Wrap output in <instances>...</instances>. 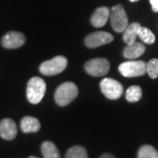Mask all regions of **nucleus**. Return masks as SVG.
<instances>
[{
	"mask_svg": "<svg viewBox=\"0 0 158 158\" xmlns=\"http://www.w3.org/2000/svg\"><path fill=\"white\" fill-rule=\"evenodd\" d=\"M146 73L153 79L158 77V59H151L148 62L146 65Z\"/></svg>",
	"mask_w": 158,
	"mask_h": 158,
	"instance_id": "20",
	"label": "nucleus"
},
{
	"mask_svg": "<svg viewBox=\"0 0 158 158\" xmlns=\"http://www.w3.org/2000/svg\"><path fill=\"white\" fill-rule=\"evenodd\" d=\"M28 158H38V157H36V156H30V157Z\"/></svg>",
	"mask_w": 158,
	"mask_h": 158,
	"instance_id": "24",
	"label": "nucleus"
},
{
	"mask_svg": "<svg viewBox=\"0 0 158 158\" xmlns=\"http://www.w3.org/2000/svg\"><path fill=\"white\" fill-rule=\"evenodd\" d=\"M100 89L103 94L112 100L119 98L123 93L122 85L113 78L103 79L100 83Z\"/></svg>",
	"mask_w": 158,
	"mask_h": 158,
	"instance_id": "6",
	"label": "nucleus"
},
{
	"mask_svg": "<svg viewBox=\"0 0 158 158\" xmlns=\"http://www.w3.org/2000/svg\"><path fill=\"white\" fill-rule=\"evenodd\" d=\"M47 85L45 81L40 77H34L29 80L27 87V97L31 104H39L45 95Z\"/></svg>",
	"mask_w": 158,
	"mask_h": 158,
	"instance_id": "1",
	"label": "nucleus"
},
{
	"mask_svg": "<svg viewBox=\"0 0 158 158\" xmlns=\"http://www.w3.org/2000/svg\"><path fill=\"white\" fill-rule=\"evenodd\" d=\"M113 40V36L110 33L98 31L89 34L85 38V45L90 48H95L102 45H106Z\"/></svg>",
	"mask_w": 158,
	"mask_h": 158,
	"instance_id": "8",
	"label": "nucleus"
},
{
	"mask_svg": "<svg viewBox=\"0 0 158 158\" xmlns=\"http://www.w3.org/2000/svg\"><path fill=\"white\" fill-rule=\"evenodd\" d=\"M65 158H88V155L84 147L74 146L67 151Z\"/></svg>",
	"mask_w": 158,
	"mask_h": 158,
	"instance_id": "18",
	"label": "nucleus"
},
{
	"mask_svg": "<svg viewBox=\"0 0 158 158\" xmlns=\"http://www.w3.org/2000/svg\"><path fill=\"white\" fill-rule=\"evenodd\" d=\"M138 158H158V151L150 145H144L138 151Z\"/></svg>",
	"mask_w": 158,
	"mask_h": 158,
	"instance_id": "19",
	"label": "nucleus"
},
{
	"mask_svg": "<svg viewBox=\"0 0 158 158\" xmlns=\"http://www.w3.org/2000/svg\"><path fill=\"white\" fill-rule=\"evenodd\" d=\"M130 2H133V3H135V2H137V1H139V0H129Z\"/></svg>",
	"mask_w": 158,
	"mask_h": 158,
	"instance_id": "23",
	"label": "nucleus"
},
{
	"mask_svg": "<svg viewBox=\"0 0 158 158\" xmlns=\"http://www.w3.org/2000/svg\"><path fill=\"white\" fill-rule=\"evenodd\" d=\"M17 126L11 118H4L0 121V136L6 141H11L17 135Z\"/></svg>",
	"mask_w": 158,
	"mask_h": 158,
	"instance_id": "10",
	"label": "nucleus"
},
{
	"mask_svg": "<svg viewBox=\"0 0 158 158\" xmlns=\"http://www.w3.org/2000/svg\"><path fill=\"white\" fill-rule=\"evenodd\" d=\"M20 128L24 133H36L40 128V123L38 118L27 116L21 119Z\"/></svg>",
	"mask_w": 158,
	"mask_h": 158,
	"instance_id": "14",
	"label": "nucleus"
},
{
	"mask_svg": "<svg viewBox=\"0 0 158 158\" xmlns=\"http://www.w3.org/2000/svg\"><path fill=\"white\" fill-rule=\"evenodd\" d=\"M78 94L77 85L71 82L63 83L61 85L55 93V100L60 106H65L74 100Z\"/></svg>",
	"mask_w": 158,
	"mask_h": 158,
	"instance_id": "2",
	"label": "nucleus"
},
{
	"mask_svg": "<svg viewBox=\"0 0 158 158\" xmlns=\"http://www.w3.org/2000/svg\"><path fill=\"white\" fill-rule=\"evenodd\" d=\"M41 152L44 158H61L58 148L51 141H45L42 143Z\"/></svg>",
	"mask_w": 158,
	"mask_h": 158,
	"instance_id": "15",
	"label": "nucleus"
},
{
	"mask_svg": "<svg viewBox=\"0 0 158 158\" xmlns=\"http://www.w3.org/2000/svg\"><path fill=\"white\" fill-rule=\"evenodd\" d=\"M141 96H142V90L141 87L137 85L130 86L126 91V98L127 101L131 103L139 101L141 98Z\"/></svg>",
	"mask_w": 158,
	"mask_h": 158,
	"instance_id": "16",
	"label": "nucleus"
},
{
	"mask_svg": "<svg viewBox=\"0 0 158 158\" xmlns=\"http://www.w3.org/2000/svg\"><path fill=\"white\" fill-rule=\"evenodd\" d=\"M99 158H115L113 156V155H111V154H104V155H102Z\"/></svg>",
	"mask_w": 158,
	"mask_h": 158,
	"instance_id": "22",
	"label": "nucleus"
},
{
	"mask_svg": "<svg viewBox=\"0 0 158 158\" xmlns=\"http://www.w3.org/2000/svg\"><path fill=\"white\" fill-rule=\"evenodd\" d=\"M144 52H145V46L141 42L135 41V43L127 45L125 48V49L123 50V56L127 59L133 60L142 56Z\"/></svg>",
	"mask_w": 158,
	"mask_h": 158,
	"instance_id": "12",
	"label": "nucleus"
},
{
	"mask_svg": "<svg viewBox=\"0 0 158 158\" xmlns=\"http://www.w3.org/2000/svg\"><path fill=\"white\" fill-rule=\"evenodd\" d=\"M138 37L146 44H153L156 40V36L151 30L141 26L138 32Z\"/></svg>",
	"mask_w": 158,
	"mask_h": 158,
	"instance_id": "17",
	"label": "nucleus"
},
{
	"mask_svg": "<svg viewBox=\"0 0 158 158\" xmlns=\"http://www.w3.org/2000/svg\"><path fill=\"white\" fill-rule=\"evenodd\" d=\"M151 6H152V10L155 12L158 11V0H149Z\"/></svg>",
	"mask_w": 158,
	"mask_h": 158,
	"instance_id": "21",
	"label": "nucleus"
},
{
	"mask_svg": "<svg viewBox=\"0 0 158 158\" xmlns=\"http://www.w3.org/2000/svg\"><path fill=\"white\" fill-rule=\"evenodd\" d=\"M141 27L139 23L135 22L128 25L124 31H123V40L127 45H131L135 43L138 37V32Z\"/></svg>",
	"mask_w": 158,
	"mask_h": 158,
	"instance_id": "13",
	"label": "nucleus"
},
{
	"mask_svg": "<svg viewBox=\"0 0 158 158\" xmlns=\"http://www.w3.org/2000/svg\"><path fill=\"white\" fill-rule=\"evenodd\" d=\"M2 45L8 49H14L23 46L26 42L25 35L19 32L11 31L6 34L2 38Z\"/></svg>",
	"mask_w": 158,
	"mask_h": 158,
	"instance_id": "9",
	"label": "nucleus"
},
{
	"mask_svg": "<svg viewBox=\"0 0 158 158\" xmlns=\"http://www.w3.org/2000/svg\"><path fill=\"white\" fill-rule=\"evenodd\" d=\"M86 72L93 77H102L108 73L110 69V63L106 58L91 59L85 63Z\"/></svg>",
	"mask_w": 158,
	"mask_h": 158,
	"instance_id": "7",
	"label": "nucleus"
},
{
	"mask_svg": "<svg viewBox=\"0 0 158 158\" xmlns=\"http://www.w3.org/2000/svg\"><path fill=\"white\" fill-rule=\"evenodd\" d=\"M67 58L62 56H58L54 57L53 59L42 62L40 66V71L45 76H55L62 73L67 68Z\"/></svg>",
	"mask_w": 158,
	"mask_h": 158,
	"instance_id": "3",
	"label": "nucleus"
},
{
	"mask_svg": "<svg viewBox=\"0 0 158 158\" xmlns=\"http://www.w3.org/2000/svg\"><path fill=\"white\" fill-rule=\"evenodd\" d=\"M146 65L143 61H128L118 66V71L126 77H141L146 73Z\"/></svg>",
	"mask_w": 158,
	"mask_h": 158,
	"instance_id": "5",
	"label": "nucleus"
},
{
	"mask_svg": "<svg viewBox=\"0 0 158 158\" xmlns=\"http://www.w3.org/2000/svg\"><path fill=\"white\" fill-rule=\"evenodd\" d=\"M110 20L112 27L117 33H122L128 26V19L127 12L121 5H117L111 9Z\"/></svg>",
	"mask_w": 158,
	"mask_h": 158,
	"instance_id": "4",
	"label": "nucleus"
},
{
	"mask_svg": "<svg viewBox=\"0 0 158 158\" xmlns=\"http://www.w3.org/2000/svg\"><path fill=\"white\" fill-rule=\"evenodd\" d=\"M110 17V10L107 7H98L96 9V11H94V13L92 14L91 19H90V22L92 24L93 27H104L109 19Z\"/></svg>",
	"mask_w": 158,
	"mask_h": 158,
	"instance_id": "11",
	"label": "nucleus"
}]
</instances>
